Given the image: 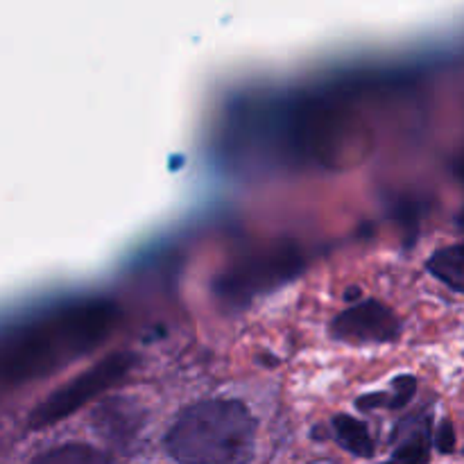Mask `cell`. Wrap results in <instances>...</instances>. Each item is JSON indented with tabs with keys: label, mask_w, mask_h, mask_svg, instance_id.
<instances>
[{
	"label": "cell",
	"mask_w": 464,
	"mask_h": 464,
	"mask_svg": "<svg viewBox=\"0 0 464 464\" xmlns=\"http://www.w3.org/2000/svg\"><path fill=\"white\" fill-rule=\"evenodd\" d=\"M331 335L343 343H394L401 335V322L392 308L379 299H365L340 313L331 322Z\"/></svg>",
	"instance_id": "6"
},
{
	"label": "cell",
	"mask_w": 464,
	"mask_h": 464,
	"mask_svg": "<svg viewBox=\"0 0 464 464\" xmlns=\"http://www.w3.org/2000/svg\"><path fill=\"white\" fill-rule=\"evenodd\" d=\"M118 322V304L102 297L77 299L44 313L5 338L0 381L5 388H16L45 379L95 352L116 331Z\"/></svg>",
	"instance_id": "1"
},
{
	"label": "cell",
	"mask_w": 464,
	"mask_h": 464,
	"mask_svg": "<svg viewBox=\"0 0 464 464\" xmlns=\"http://www.w3.org/2000/svg\"><path fill=\"white\" fill-rule=\"evenodd\" d=\"M285 150L297 161H311L343 170L365 157L370 130L347 100L335 95H308L285 109L281 118Z\"/></svg>",
	"instance_id": "3"
},
{
	"label": "cell",
	"mask_w": 464,
	"mask_h": 464,
	"mask_svg": "<svg viewBox=\"0 0 464 464\" xmlns=\"http://www.w3.org/2000/svg\"><path fill=\"white\" fill-rule=\"evenodd\" d=\"M139 362V356L131 352H116L109 353L107 358L95 362L93 367H89L86 372L77 374L75 379L68 381L66 385L57 388L54 392H50L34 411L27 417V426L30 429H48V426L59 424L66 417H71L72 412H77L80 408H84L91 399L100 397L107 390H111L113 385L121 383L134 365Z\"/></svg>",
	"instance_id": "5"
},
{
	"label": "cell",
	"mask_w": 464,
	"mask_h": 464,
	"mask_svg": "<svg viewBox=\"0 0 464 464\" xmlns=\"http://www.w3.org/2000/svg\"><path fill=\"white\" fill-rule=\"evenodd\" d=\"M304 267L306 258L299 245L288 238H276L234 258L225 270L218 272L211 288L222 308L240 311L261 295L297 279Z\"/></svg>",
	"instance_id": "4"
},
{
	"label": "cell",
	"mask_w": 464,
	"mask_h": 464,
	"mask_svg": "<svg viewBox=\"0 0 464 464\" xmlns=\"http://www.w3.org/2000/svg\"><path fill=\"white\" fill-rule=\"evenodd\" d=\"M143 424V411L127 399H111L95 411L93 426L104 440L127 447Z\"/></svg>",
	"instance_id": "7"
},
{
	"label": "cell",
	"mask_w": 464,
	"mask_h": 464,
	"mask_svg": "<svg viewBox=\"0 0 464 464\" xmlns=\"http://www.w3.org/2000/svg\"><path fill=\"white\" fill-rule=\"evenodd\" d=\"M356 406L361 408V411H374V408H381V406H385V408H390V397L388 394H367V397H361L356 401Z\"/></svg>",
	"instance_id": "14"
},
{
	"label": "cell",
	"mask_w": 464,
	"mask_h": 464,
	"mask_svg": "<svg viewBox=\"0 0 464 464\" xmlns=\"http://www.w3.org/2000/svg\"><path fill=\"white\" fill-rule=\"evenodd\" d=\"M30 464H121L111 453L100 451L91 444H62L57 449L39 453L30 460Z\"/></svg>",
	"instance_id": "9"
},
{
	"label": "cell",
	"mask_w": 464,
	"mask_h": 464,
	"mask_svg": "<svg viewBox=\"0 0 464 464\" xmlns=\"http://www.w3.org/2000/svg\"><path fill=\"white\" fill-rule=\"evenodd\" d=\"M458 225H460V227H462V229H464V208H462L460 218H458Z\"/></svg>",
	"instance_id": "16"
},
{
	"label": "cell",
	"mask_w": 464,
	"mask_h": 464,
	"mask_svg": "<svg viewBox=\"0 0 464 464\" xmlns=\"http://www.w3.org/2000/svg\"><path fill=\"white\" fill-rule=\"evenodd\" d=\"M392 397H390V411H401L411 403V399L417 392V379L415 376H397L392 381Z\"/></svg>",
	"instance_id": "12"
},
{
	"label": "cell",
	"mask_w": 464,
	"mask_h": 464,
	"mask_svg": "<svg viewBox=\"0 0 464 464\" xmlns=\"http://www.w3.org/2000/svg\"><path fill=\"white\" fill-rule=\"evenodd\" d=\"M430 440L429 433H412L406 442L399 444L388 462L383 464H429Z\"/></svg>",
	"instance_id": "11"
},
{
	"label": "cell",
	"mask_w": 464,
	"mask_h": 464,
	"mask_svg": "<svg viewBox=\"0 0 464 464\" xmlns=\"http://www.w3.org/2000/svg\"><path fill=\"white\" fill-rule=\"evenodd\" d=\"M426 270L456 293H464V245L438 249L426 261Z\"/></svg>",
	"instance_id": "8"
},
{
	"label": "cell",
	"mask_w": 464,
	"mask_h": 464,
	"mask_svg": "<svg viewBox=\"0 0 464 464\" xmlns=\"http://www.w3.org/2000/svg\"><path fill=\"white\" fill-rule=\"evenodd\" d=\"M166 449L179 464H249L256 453V420L243 401L207 399L179 412Z\"/></svg>",
	"instance_id": "2"
},
{
	"label": "cell",
	"mask_w": 464,
	"mask_h": 464,
	"mask_svg": "<svg viewBox=\"0 0 464 464\" xmlns=\"http://www.w3.org/2000/svg\"><path fill=\"white\" fill-rule=\"evenodd\" d=\"M456 175L460 177V179L464 181V152L460 154V157L456 159Z\"/></svg>",
	"instance_id": "15"
},
{
	"label": "cell",
	"mask_w": 464,
	"mask_h": 464,
	"mask_svg": "<svg viewBox=\"0 0 464 464\" xmlns=\"http://www.w3.org/2000/svg\"><path fill=\"white\" fill-rule=\"evenodd\" d=\"M435 447L444 456L456 451V426H453L451 420H442V424L438 426V430H435Z\"/></svg>",
	"instance_id": "13"
},
{
	"label": "cell",
	"mask_w": 464,
	"mask_h": 464,
	"mask_svg": "<svg viewBox=\"0 0 464 464\" xmlns=\"http://www.w3.org/2000/svg\"><path fill=\"white\" fill-rule=\"evenodd\" d=\"M334 433L335 440L343 449L358 458L374 456V440H372L370 429L365 421L356 420L349 415H335L334 417Z\"/></svg>",
	"instance_id": "10"
}]
</instances>
